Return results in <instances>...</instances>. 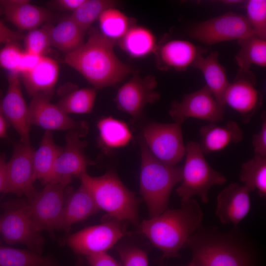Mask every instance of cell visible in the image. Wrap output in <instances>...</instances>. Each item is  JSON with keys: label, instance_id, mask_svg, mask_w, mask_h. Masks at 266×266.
I'll return each instance as SVG.
<instances>
[{"label": "cell", "instance_id": "6da1fadb", "mask_svg": "<svg viewBox=\"0 0 266 266\" xmlns=\"http://www.w3.org/2000/svg\"><path fill=\"white\" fill-rule=\"evenodd\" d=\"M184 248L191 251L195 266H261L256 242L238 226L224 231L202 225Z\"/></svg>", "mask_w": 266, "mask_h": 266}, {"label": "cell", "instance_id": "7a4b0ae2", "mask_svg": "<svg viewBox=\"0 0 266 266\" xmlns=\"http://www.w3.org/2000/svg\"><path fill=\"white\" fill-rule=\"evenodd\" d=\"M115 41L92 29L86 42L65 55L64 62L80 73L96 89L114 85L133 72L114 51Z\"/></svg>", "mask_w": 266, "mask_h": 266}, {"label": "cell", "instance_id": "3957f363", "mask_svg": "<svg viewBox=\"0 0 266 266\" xmlns=\"http://www.w3.org/2000/svg\"><path fill=\"white\" fill-rule=\"evenodd\" d=\"M203 219L199 203L192 198L181 201L179 208L143 221L140 231L162 252L161 259L178 257L190 237L202 226Z\"/></svg>", "mask_w": 266, "mask_h": 266}, {"label": "cell", "instance_id": "277c9868", "mask_svg": "<svg viewBox=\"0 0 266 266\" xmlns=\"http://www.w3.org/2000/svg\"><path fill=\"white\" fill-rule=\"evenodd\" d=\"M140 145V192L152 218L167 209L172 190L182 180V167L163 163L152 154L143 141Z\"/></svg>", "mask_w": 266, "mask_h": 266}, {"label": "cell", "instance_id": "5b68a950", "mask_svg": "<svg viewBox=\"0 0 266 266\" xmlns=\"http://www.w3.org/2000/svg\"><path fill=\"white\" fill-rule=\"evenodd\" d=\"M78 178L81 184L90 192L100 209L103 210L117 221L137 223L139 201L115 173L110 171L102 176L93 177L86 172Z\"/></svg>", "mask_w": 266, "mask_h": 266}, {"label": "cell", "instance_id": "8992f818", "mask_svg": "<svg viewBox=\"0 0 266 266\" xmlns=\"http://www.w3.org/2000/svg\"><path fill=\"white\" fill-rule=\"evenodd\" d=\"M185 156L181 184L177 188L176 193L181 201L197 196L206 204L209 200V190L214 186L222 185L227 179L207 163L199 143L193 141L188 142Z\"/></svg>", "mask_w": 266, "mask_h": 266}, {"label": "cell", "instance_id": "52a82bcc", "mask_svg": "<svg viewBox=\"0 0 266 266\" xmlns=\"http://www.w3.org/2000/svg\"><path fill=\"white\" fill-rule=\"evenodd\" d=\"M0 217V233L9 244H23L31 251L41 254L44 239L31 217L28 203L5 205Z\"/></svg>", "mask_w": 266, "mask_h": 266}, {"label": "cell", "instance_id": "ba28073f", "mask_svg": "<svg viewBox=\"0 0 266 266\" xmlns=\"http://www.w3.org/2000/svg\"><path fill=\"white\" fill-rule=\"evenodd\" d=\"M193 38L207 45L254 35L246 16L229 12L195 25L190 30Z\"/></svg>", "mask_w": 266, "mask_h": 266}, {"label": "cell", "instance_id": "9c48e42d", "mask_svg": "<svg viewBox=\"0 0 266 266\" xmlns=\"http://www.w3.org/2000/svg\"><path fill=\"white\" fill-rule=\"evenodd\" d=\"M181 126L153 122L143 130V141L152 154L170 166H176L186 154Z\"/></svg>", "mask_w": 266, "mask_h": 266}, {"label": "cell", "instance_id": "30bf717a", "mask_svg": "<svg viewBox=\"0 0 266 266\" xmlns=\"http://www.w3.org/2000/svg\"><path fill=\"white\" fill-rule=\"evenodd\" d=\"M71 179V177L66 178L48 183L28 200L31 217L40 232L46 230L53 235L64 207L66 189Z\"/></svg>", "mask_w": 266, "mask_h": 266}, {"label": "cell", "instance_id": "8fae6325", "mask_svg": "<svg viewBox=\"0 0 266 266\" xmlns=\"http://www.w3.org/2000/svg\"><path fill=\"white\" fill-rule=\"evenodd\" d=\"M35 150L31 144L20 141L14 144L12 155L6 165L5 184L3 193L25 195L30 200L36 192L33 167Z\"/></svg>", "mask_w": 266, "mask_h": 266}, {"label": "cell", "instance_id": "7c38bea8", "mask_svg": "<svg viewBox=\"0 0 266 266\" xmlns=\"http://www.w3.org/2000/svg\"><path fill=\"white\" fill-rule=\"evenodd\" d=\"M125 234L119 221L114 219L86 228L68 237L66 244L72 251L85 256L106 252Z\"/></svg>", "mask_w": 266, "mask_h": 266}, {"label": "cell", "instance_id": "4fadbf2b", "mask_svg": "<svg viewBox=\"0 0 266 266\" xmlns=\"http://www.w3.org/2000/svg\"><path fill=\"white\" fill-rule=\"evenodd\" d=\"M224 114V108L206 85L196 92L184 95L180 101H173L169 110L171 119L181 125L191 118L210 123L220 122Z\"/></svg>", "mask_w": 266, "mask_h": 266}, {"label": "cell", "instance_id": "5bb4252c", "mask_svg": "<svg viewBox=\"0 0 266 266\" xmlns=\"http://www.w3.org/2000/svg\"><path fill=\"white\" fill-rule=\"evenodd\" d=\"M157 85L153 75L142 77L135 72L117 92L115 101L118 108L133 120L138 119L147 104L153 103L160 99V94L155 90Z\"/></svg>", "mask_w": 266, "mask_h": 266}, {"label": "cell", "instance_id": "9a60e30c", "mask_svg": "<svg viewBox=\"0 0 266 266\" xmlns=\"http://www.w3.org/2000/svg\"><path fill=\"white\" fill-rule=\"evenodd\" d=\"M32 97L29 106L31 125L49 131H75L81 137L88 133V127L85 122L76 121L71 118L57 104L51 102L50 96L40 93Z\"/></svg>", "mask_w": 266, "mask_h": 266}, {"label": "cell", "instance_id": "2e32d148", "mask_svg": "<svg viewBox=\"0 0 266 266\" xmlns=\"http://www.w3.org/2000/svg\"><path fill=\"white\" fill-rule=\"evenodd\" d=\"M256 78L250 71H239L225 94V105L237 111L245 123L250 122L262 104V95L256 88Z\"/></svg>", "mask_w": 266, "mask_h": 266}, {"label": "cell", "instance_id": "e0dca14e", "mask_svg": "<svg viewBox=\"0 0 266 266\" xmlns=\"http://www.w3.org/2000/svg\"><path fill=\"white\" fill-rule=\"evenodd\" d=\"M7 80V91L0 100V109L8 123L19 134L20 141L30 144L29 109L22 92L20 76L8 73Z\"/></svg>", "mask_w": 266, "mask_h": 266}, {"label": "cell", "instance_id": "ac0fdd59", "mask_svg": "<svg viewBox=\"0 0 266 266\" xmlns=\"http://www.w3.org/2000/svg\"><path fill=\"white\" fill-rule=\"evenodd\" d=\"M79 133L69 131L66 137V144L53 166L50 183L57 182L72 176L79 177L87 172V167L94 164L85 155L87 143L82 141Z\"/></svg>", "mask_w": 266, "mask_h": 266}, {"label": "cell", "instance_id": "d6986e66", "mask_svg": "<svg viewBox=\"0 0 266 266\" xmlns=\"http://www.w3.org/2000/svg\"><path fill=\"white\" fill-rule=\"evenodd\" d=\"M250 209V192L243 185L231 183L217 197L215 214L224 225L237 226Z\"/></svg>", "mask_w": 266, "mask_h": 266}, {"label": "cell", "instance_id": "ffe728a7", "mask_svg": "<svg viewBox=\"0 0 266 266\" xmlns=\"http://www.w3.org/2000/svg\"><path fill=\"white\" fill-rule=\"evenodd\" d=\"M207 49L198 46L186 40H169L157 47L155 52L158 68L185 71Z\"/></svg>", "mask_w": 266, "mask_h": 266}, {"label": "cell", "instance_id": "44dd1931", "mask_svg": "<svg viewBox=\"0 0 266 266\" xmlns=\"http://www.w3.org/2000/svg\"><path fill=\"white\" fill-rule=\"evenodd\" d=\"M5 18L17 28L28 32L39 28L51 18L45 9L26 0L0 1Z\"/></svg>", "mask_w": 266, "mask_h": 266}, {"label": "cell", "instance_id": "7402d4cb", "mask_svg": "<svg viewBox=\"0 0 266 266\" xmlns=\"http://www.w3.org/2000/svg\"><path fill=\"white\" fill-rule=\"evenodd\" d=\"M59 66L54 59L42 56L30 70L20 75L28 93L33 96L44 94L50 96L58 80Z\"/></svg>", "mask_w": 266, "mask_h": 266}, {"label": "cell", "instance_id": "603a6c76", "mask_svg": "<svg viewBox=\"0 0 266 266\" xmlns=\"http://www.w3.org/2000/svg\"><path fill=\"white\" fill-rule=\"evenodd\" d=\"M90 192L82 184L68 196L58 222V230L66 229L100 210Z\"/></svg>", "mask_w": 266, "mask_h": 266}, {"label": "cell", "instance_id": "cb8c5ba5", "mask_svg": "<svg viewBox=\"0 0 266 266\" xmlns=\"http://www.w3.org/2000/svg\"><path fill=\"white\" fill-rule=\"evenodd\" d=\"M200 148L203 154L222 150L233 143L242 140L243 133L235 121H228L225 126L214 123L203 126L200 130Z\"/></svg>", "mask_w": 266, "mask_h": 266}, {"label": "cell", "instance_id": "d4e9b609", "mask_svg": "<svg viewBox=\"0 0 266 266\" xmlns=\"http://www.w3.org/2000/svg\"><path fill=\"white\" fill-rule=\"evenodd\" d=\"M218 53H210L206 57L200 56L192 66L200 70L203 74L206 86L212 93L220 106L224 108V96L230 84L225 67L219 63Z\"/></svg>", "mask_w": 266, "mask_h": 266}, {"label": "cell", "instance_id": "484cf974", "mask_svg": "<svg viewBox=\"0 0 266 266\" xmlns=\"http://www.w3.org/2000/svg\"><path fill=\"white\" fill-rule=\"evenodd\" d=\"M62 150L63 147L55 143L51 131H46L33 157L36 180H40L45 185L51 182L54 164Z\"/></svg>", "mask_w": 266, "mask_h": 266}, {"label": "cell", "instance_id": "4316f807", "mask_svg": "<svg viewBox=\"0 0 266 266\" xmlns=\"http://www.w3.org/2000/svg\"><path fill=\"white\" fill-rule=\"evenodd\" d=\"M85 33L70 16L66 18L56 26H51L50 30L51 46L66 54L69 53L84 44Z\"/></svg>", "mask_w": 266, "mask_h": 266}, {"label": "cell", "instance_id": "83f0119b", "mask_svg": "<svg viewBox=\"0 0 266 266\" xmlns=\"http://www.w3.org/2000/svg\"><path fill=\"white\" fill-rule=\"evenodd\" d=\"M99 142L104 150L120 148L128 144L133 138L127 124L111 116L101 118L97 123Z\"/></svg>", "mask_w": 266, "mask_h": 266}, {"label": "cell", "instance_id": "f1b7e54d", "mask_svg": "<svg viewBox=\"0 0 266 266\" xmlns=\"http://www.w3.org/2000/svg\"><path fill=\"white\" fill-rule=\"evenodd\" d=\"M120 47L133 58H142L155 53L157 46L156 37L149 29L133 24L119 40Z\"/></svg>", "mask_w": 266, "mask_h": 266}, {"label": "cell", "instance_id": "f546056e", "mask_svg": "<svg viewBox=\"0 0 266 266\" xmlns=\"http://www.w3.org/2000/svg\"><path fill=\"white\" fill-rule=\"evenodd\" d=\"M240 49L235 56L239 71H250L252 65L266 66V40L252 35L238 41Z\"/></svg>", "mask_w": 266, "mask_h": 266}, {"label": "cell", "instance_id": "4dcf8cb0", "mask_svg": "<svg viewBox=\"0 0 266 266\" xmlns=\"http://www.w3.org/2000/svg\"><path fill=\"white\" fill-rule=\"evenodd\" d=\"M239 178L249 192L257 190L260 197H266V157L255 155L241 166Z\"/></svg>", "mask_w": 266, "mask_h": 266}, {"label": "cell", "instance_id": "1f68e13d", "mask_svg": "<svg viewBox=\"0 0 266 266\" xmlns=\"http://www.w3.org/2000/svg\"><path fill=\"white\" fill-rule=\"evenodd\" d=\"M0 266H59L57 261L32 251L0 246Z\"/></svg>", "mask_w": 266, "mask_h": 266}, {"label": "cell", "instance_id": "d6a6232c", "mask_svg": "<svg viewBox=\"0 0 266 266\" xmlns=\"http://www.w3.org/2000/svg\"><path fill=\"white\" fill-rule=\"evenodd\" d=\"M98 20L100 33L115 41L123 37L134 24L125 13L115 7L104 11Z\"/></svg>", "mask_w": 266, "mask_h": 266}, {"label": "cell", "instance_id": "836d02e7", "mask_svg": "<svg viewBox=\"0 0 266 266\" xmlns=\"http://www.w3.org/2000/svg\"><path fill=\"white\" fill-rule=\"evenodd\" d=\"M96 90L95 88L74 89L60 100L57 105L67 114L90 113L94 107Z\"/></svg>", "mask_w": 266, "mask_h": 266}, {"label": "cell", "instance_id": "e575fe53", "mask_svg": "<svg viewBox=\"0 0 266 266\" xmlns=\"http://www.w3.org/2000/svg\"><path fill=\"white\" fill-rule=\"evenodd\" d=\"M117 4L116 1L112 0H85L70 16L86 32L104 11Z\"/></svg>", "mask_w": 266, "mask_h": 266}, {"label": "cell", "instance_id": "d590c367", "mask_svg": "<svg viewBox=\"0 0 266 266\" xmlns=\"http://www.w3.org/2000/svg\"><path fill=\"white\" fill-rule=\"evenodd\" d=\"M246 16L256 36L266 39V0H250L246 5Z\"/></svg>", "mask_w": 266, "mask_h": 266}, {"label": "cell", "instance_id": "8d00e7d4", "mask_svg": "<svg viewBox=\"0 0 266 266\" xmlns=\"http://www.w3.org/2000/svg\"><path fill=\"white\" fill-rule=\"evenodd\" d=\"M51 26L46 24L29 31L25 37V51L39 56H45L51 46L50 36Z\"/></svg>", "mask_w": 266, "mask_h": 266}, {"label": "cell", "instance_id": "74e56055", "mask_svg": "<svg viewBox=\"0 0 266 266\" xmlns=\"http://www.w3.org/2000/svg\"><path fill=\"white\" fill-rule=\"evenodd\" d=\"M16 42L6 44L0 50V67L8 73L20 75V67L24 53Z\"/></svg>", "mask_w": 266, "mask_h": 266}, {"label": "cell", "instance_id": "f35d334b", "mask_svg": "<svg viewBox=\"0 0 266 266\" xmlns=\"http://www.w3.org/2000/svg\"><path fill=\"white\" fill-rule=\"evenodd\" d=\"M117 251L122 261V266H148V258L143 250L132 246H121Z\"/></svg>", "mask_w": 266, "mask_h": 266}, {"label": "cell", "instance_id": "ab89813d", "mask_svg": "<svg viewBox=\"0 0 266 266\" xmlns=\"http://www.w3.org/2000/svg\"><path fill=\"white\" fill-rule=\"evenodd\" d=\"M261 128L252 136V145L255 155L266 157V115L265 111L261 114Z\"/></svg>", "mask_w": 266, "mask_h": 266}, {"label": "cell", "instance_id": "60d3db41", "mask_svg": "<svg viewBox=\"0 0 266 266\" xmlns=\"http://www.w3.org/2000/svg\"><path fill=\"white\" fill-rule=\"evenodd\" d=\"M90 266H122L106 252L85 256Z\"/></svg>", "mask_w": 266, "mask_h": 266}, {"label": "cell", "instance_id": "b9f144b4", "mask_svg": "<svg viewBox=\"0 0 266 266\" xmlns=\"http://www.w3.org/2000/svg\"><path fill=\"white\" fill-rule=\"evenodd\" d=\"M22 37L20 34L10 30L0 21V45L16 42Z\"/></svg>", "mask_w": 266, "mask_h": 266}, {"label": "cell", "instance_id": "7bdbcfd3", "mask_svg": "<svg viewBox=\"0 0 266 266\" xmlns=\"http://www.w3.org/2000/svg\"><path fill=\"white\" fill-rule=\"evenodd\" d=\"M41 57L24 51L20 67V76L32 69L38 63Z\"/></svg>", "mask_w": 266, "mask_h": 266}, {"label": "cell", "instance_id": "ee69618b", "mask_svg": "<svg viewBox=\"0 0 266 266\" xmlns=\"http://www.w3.org/2000/svg\"><path fill=\"white\" fill-rule=\"evenodd\" d=\"M84 0H56L55 2L60 7L65 10H71L73 12L83 3Z\"/></svg>", "mask_w": 266, "mask_h": 266}, {"label": "cell", "instance_id": "f6af8a7d", "mask_svg": "<svg viewBox=\"0 0 266 266\" xmlns=\"http://www.w3.org/2000/svg\"><path fill=\"white\" fill-rule=\"evenodd\" d=\"M6 165L5 156L0 154V193H3L5 184Z\"/></svg>", "mask_w": 266, "mask_h": 266}, {"label": "cell", "instance_id": "bcb514c9", "mask_svg": "<svg viewBox=\"0 0 266 266\" xmlns=\"http://www.w3.org/2000/svg\"><path fill=\"white\" fill-rule=\"evenodd\" d=\"M1 99H0V102ZM8 123L3 116L0 107V138H6Z\"/></svg>", "mask_w": 266, "mask_h": 266}, {"label": "cell", "instance_id": "7dc6e473", "mask_svg": "<svg viewBox=\"0 0 266 266\" xmlns=\"http://www.w3.org/2000/svg\"><path fill=\"white\" fill-rule=\"evenodd\" d=\"M75 266H84L82 259L81 258H78Z\"/></svg>", "mask_w": 266, "mask_h": 266}, {"label": "cell", "instance_id": "c3c4849f", "mask_svg": "<svg viewBox=\"0 0 266 266\" xmlns=\"http://www.w3.org/2000/svg\"><path fill=\"white\" fill-rule=\"evenodd\" d=\"M239 1H237V0H226V1H224V2L227 3L233 4V3H236Z\"/></svg>", "mask_w": 266, "mask_h": 266}, {"label": "cell", "instance_id": "681fc988", "mask_svg": "<svg viewBox=\"0 0 266 266\" xmlns=\"http://www.w3.org/2000/svg\"><path fill=\"white\" fill-rule=\"evenodd\" d=\"M159 266H166L165 265H164L163 263L160 262L159 263ZM187 266H195L193 263L191 262Z\"/></svg>", "mask_w": 266, "mask_h": 266}, {"label": "cell", "instance_id": "f907efd6", "mask_svg": "<svg viewBox=\"0 0 266 266\" xmlns=\"http://www.w3.org/2000/svg\"></svg>", "mask_w": 266, "mask_h": 266}]
</instances>
